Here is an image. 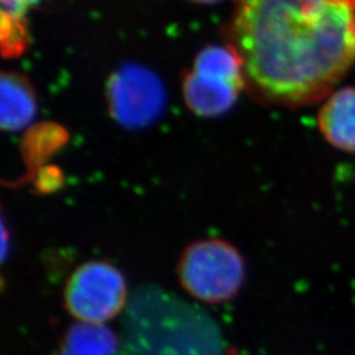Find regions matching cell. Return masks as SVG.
<instances>
[{
	"instance_id": "obj_5",
	"label": "cell",
	"mask_w": 355,
	"mask_h": 355,
	"mask_svg": "<svg viewBox=\"0 0 355 355\" xmlns=\"http://www.w3.org/2000/svg\"><path fill=\"white\" fill-rule=\"evenodd\" d=\"M111 111L128 127H142L153 121L164 107L165 94L159 80L142 67H125L110 83Z\"/></svg>"
},
{
	"instance_id": "obj_1",
	"label": "cell",
	"mask_w": 355,
	"mask_h": 355,
	"mask_svg": "<svg viewBox=\"0 0 355 355\" xmlns=\"http://www.w3.org/2000/svg\"><path fill=\"white\" fill-rule=\"evenodd\" d=\"M233 38L257 96L318 102L355 62V0H239Z\"/></svg>"
},
{
	"instance_id": "obj_11",
	"label": "cell",
	"mask_w": 355,
	"mask_h": 355,
	"mask_svg": "<svg viewBox=\"0 0 355 355\" xmlns=\"http://www.w3.org/2000/svg\"><path fill=\"white\" fill-rule=\"evenodd\" d=\"M191 1L202 3V4H215V3H218V1H221V0H191Z\"/></svg>"
},
{
	"instance_id": "obj_3",
	"label": "cell",
	"mask_w": 355,
	"mask_h": 355,
	"mask_svg": "<svg viewBox=\"0 0 355 355\" xmlns=\"http://www.w3.org/2000/svg\"><path fill=\"white\" fill-rule=\"evenodd\" d=\"M178 275L191 296L209 304L228 302L241 290L245 262L229 242L209 239L193 242L183 252Z\"/></svg>"
},
{
	"instance_id": "obj_6",
	"label": "cell",
	"mask_w": 355,
	"mask_h": 355,
	"mask_svg": "<svg viewBox=\"0 0 355 355\" xmlns=\"http://www.w3.org/2000/svg\"><path fill=\"white\" fill-rule=\"evenodd\" d=\"M241 86L218 76L191 71L183 83V94L191 111L204 117H214L227 112L234 104Z\"/></svg>"
},
{
	"instance_id": "obj_7",
	"label": "cell",
	"mask_w": 355,
	"mask_h": 355,
	"mask_svg": "<svg viewBox=\"0 0 355 355\" xmlns=\"http://www.w3.org/2000/svg\"><path fill=\"white\" fill-rule=\"evenodd\" d=\"M318 124L334 148L355 153V87L330 94L318 114Z\"/></svg>"
},
{
	"instance_id": "obj_8",
	"label": "cell",
	"mask_w": 355,
	"mask_h": 355,
	"mask_svg": "<svg viewBox=\"0 0 355 355\" xmlns=\"http://www.w3.org/2000/svg\"><path fill=\"white\" fill-rule=\"evenodd\" d=\"M36 112L35 94L24 78L1 76V127L19 130L26 127Z\"/></svg>"
},
{
	"instance_id": "obj_9",
	"label": "cell",
	"mask_w": 355,
	"mask_h": 355,
	"mask_svg": "<svg viewBox=\"0 0 355 355\" xmlns=\"http://www.w3.org/2000/svg\"><path fill=\"white\" fill-rule=\"evenodd\" d=\"M117 349L112 330L101 324L78 322L66 331L60 355H116Z\"/></svg>"
},
{
	"instance_id": "obj_10",
	"label": "cell",
	"mask_w": 355,
	"mask_h": 355,
	"mask_svg": "<svg viewBox=\"0 0 355 355\" xmlns=\"http://www.w3.org/2000/svg\"><path fill=\"white\" fill-rule=\"evenodd\" d=\"M3 1V13L13 16V17H23L28 8L37 4L40 0H1Z\"/></svg>"
},
{
	"instance_id": "obj_2",
	"label": "cell",
	"mask_w": 355,
	"mask_h": 355,
	"mask_svg": "<svg viewBox=\"0 0 355 355\" xmlns=\"http://www.w3.org/2000/svg\"><path fill=\"white\" fill-rule=\"evenodd\" d=\"M214 318L157 286L142 287L128 304L123 355H223Z\"/></svg>"
},
{
	"instance_id": "obj_4",
	"label": "cell",
	"mask_w": 355,
	"mask_h": 355,
	"mask_svg": "<svg viewBox=\"0 0 355 355\" xmlns=\"http://www.w3.org/2000/svg\"><path fill=\"white\" fill-rule=\"evenodd\" d=\"M127 302L123 274L107 262L78 267L64 288V306L80 322L101 324L120 313Z\"/></svg>"
}]
</instances>
